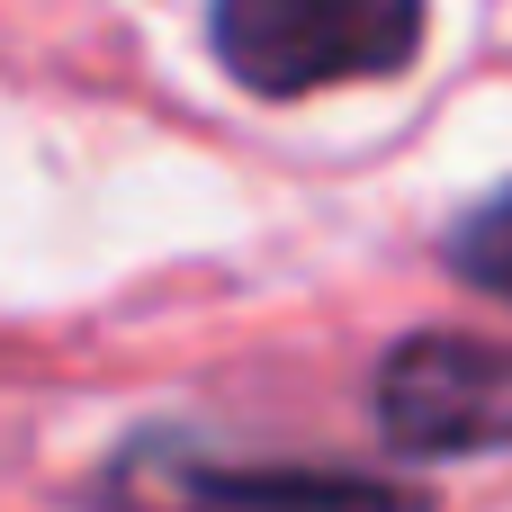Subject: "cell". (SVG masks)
Masks as SVG:
<instances>
[{"mask_svg": "<svg viewBox=\"0 0 512 512\" xmlns=\"http://www.w3.org/2000/svg\"><path fill=\"white\" fill-rule=\"evenodd\" d=\"M450 261H459V279H477V288L512 297V189H495V198L450 234Z\"/></svg>", "mask_w": 512, "mask_h": 512, "instance_id": "obj_4", "label": "cell"}, {"mask_svg": "<svg viewBox=\"0 0 512 512\" xmlns=\"http://www.w3.org/2000/svg\"><path fill=\"white\" fill-rule=\"evenodd\" d=\"M99 512H414V495L333 468H234L180 432L117 450L99 477Z\"/></svg>", "mask_w": 512, "mask_h": 512, "instance_id": "obj_2", "label": "cell"}, {"mask_svg": "<svg viewBox=\"0 0 512 512\" xmlns=\"http://www.w3.org/2000/svg\"><path fill=\"white\" fill-rule=\"evenodd\" d=\"M378 432L423 459H468L512 441V342L414 333L378 369Z\"/></svg>", "mask_w": 512, "mask_h": 512, "instance_id": "obj_3", "label": "cell"}, {"mask_svg": "<svg viewBox=\"0 0 512 512\" xmlns=\"http://www.w3.org/2000/svg\"><path fill=\"white\" fill-rule=\"evenodd\" d=\"M216 63L261 99L387 81L423 45V0H216Z\"/></svg>", "mask_w": 512, "mask_h": 512, "instance_id": "obj_1", "label": "cell"}]
</instances>
